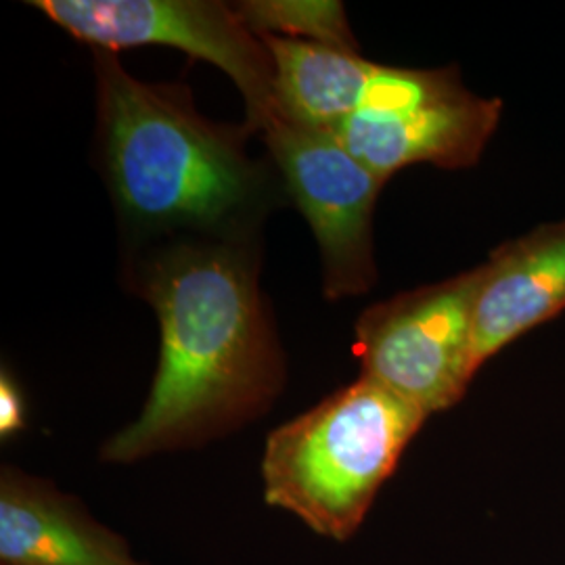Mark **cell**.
Wrapping results in <instances>:
<instances>
[{"mask_svg": "<svg viewBox=\"0 0 565 565\" xmlns=\"http://www.w3.org/2000/svg\"><path fill=\"white\" fill-rule=\"evenodd\" d=\"M128 282L158 317L160 359L139 417L103 446L105 461L200 445L277 398L285 356L256 239L147 245L130 258Z\"/></svg>", "mask_w": 565, "mask_h": 565, "instance_id": "obj_1", "label": "cell"}, {"mask_svg": "<svg viewBox=\"0 0 565 565\" xmlns=\"http://www.w3.org/2000/svg\"><path fill=\"white\" fill-rule=\"evenodd\" d=\"M97 158L121 228L135 243L256 239L281 202L275 163L252 156L247 124H218L179 82L135 78L93 51Z\"/></svg>", "mask_w": 565, "mask_h": 565, "instance_id": "obj_2", "label": "cell"}, {"mask_svg": "<svg viewBox=\"0 0 565 565\" xmlns=\"http://www.w3.org/2000/svg\"><path fill=\"white\" fill-rule=\"evenodd\" d=\"M424 413L361 375L266 438L264 501L345 541L394 473Z\"/></svg>", "mask_w": 565, "mask_h": 565, "instance_id": "obj_3", "label": "cell"}, {"mask_svg": "<svg viewBox=\"0 0 565 565\" xmlns=\"http://www.w3.org/2000/svg\"><path fill=\"white\" fill-rule=\"evenodd\" d=\"M501 111V99L465 88L455 67L377 63L361 107L329 132L387 181L415 163L461 170L480 162Z\"/></svg>", "mask_w": 565, "mask_h": 565, "instance_id": "obj_4", "label": "cell"}, {"mask_svg": "<svg viewBox=\"0 0 565 565\" xmlns=\"http://www.w3.org/2000/svg\"><path fill=\"white\" fill-rule=\"evenodd\" d=\"M61 30L93 51L170 46L212 63L235 82L247 128L263 135L277 118L275 61L235 4L216 0H34Z\"/></svg>", "mask_w": 565, "mask_h": 565, "instance_id": "obj_5", "label": "cell"}, {"mask_svg": "<svg viewBox=\"0 0 565 565\" xmlns=\"http://www.w3.org/2000/svg\"><path fill=\"white\" fill-rule=\"evenodd\" d=\"M476 268L404 291L359 317L361 375L417 406L425 417L463 398L473 364Z\"/></svg>", "mask_w": 565, "mask_h": 565, "instance_id": "obj_6", "label": "cell"}, {"mask_svg": "<svg viewBox=\"0 0 565 565\" xmlns=\"http://www.w3.org/2000/svg\"><path fill=\"white\" fill-rule=\"evenodd\" d=\"M263 139L285 193L319 243L324 298L366 294L377 281L373 212L387 181L327 130L275 118L264 128Z\"/></svg>", "mask_w": 565, "mask_h": 565, "instance_id": "obj_7", "label": "cell"}, {"mask_svg": "<svg viewBox=\"0 0 565 565\" xmlns=\"http://www.w3.org/2000/svg\"><path fill=\"white\" fill-rule=\"evenodd\" d=\"M473 364L565 310V221L497 247L476 268Z\"/></svg>", "mask_w": 565, "mask_h": 565, "instance_id": "obj_8", "label": "cell"}, {"mask_svg": "<svg viewBox=\"0 0 565 565\" xmlns=\"http://www.w3.org/2000/svg\"><path fill=\"white\" fill-rule=\"evenodd\" d=\"M0 559L4 565H145L76 499L15 469H4L0 480Z\"/></svg>", "mask_w": 565, "mask_h": 565, "instance_id": "obj_9", "label": "cell"}, {"mask_svg": "<svg viewBox=\"0 0 565 565\" xmlns=\"http://www.w3.org/2000/svg\"><path fill=\"white\" fill-rule=\"evenodd\" d=\"M275 61L277 118L331 130L363 103L377 63L361 51L282 36H260Z\"/></svg>", "mask_w": 565, "mask_h": 565, "instance_id": "obj_10", "label": "cell"}, {"mask_svg": "<svg viewBox=\"0 0 565 565\" xmlns=\"http://www.w3.org/2000/svg\"><path fill=\"white\" fill-rule=\"evenodd\" d=\"M243 23L258 36H282L359 51L342 2L245 0L235 2Z\"/></svg>", "mask_w": 565, "mask_h": 565, "instance_id": "obj_11", "label": "cell"}, {"mask_svg": "<svg viewBox=\"0 0 565 565\" xmlns=\"http://www.w3.org/2000/svg\"><path fill=\"white\" fill-rule=\"evenodd\" d=\"M25 425V403L13 375L2 369L0 380V436L7 440Z\"/></svg>", "mask_w": 565, "mask_h": 565, "instance_id": "obj_12", "label": "cell"}]
</instances>
